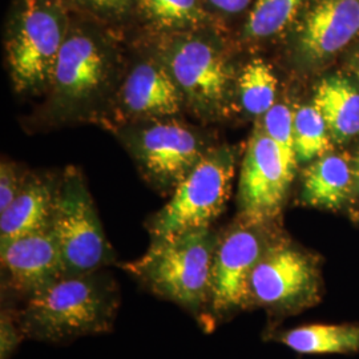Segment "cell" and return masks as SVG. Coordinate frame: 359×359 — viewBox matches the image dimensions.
I'll use <instances>...</instances> for the list:
<instances>
[{
  "mask_svg": "<svg viewBox=\"0 0 359 359\" xmlns=\"http://www.w3.org/2000/svg\"><path fill=\"white\" fill-rule=\"evenodd\" d=\"M120 304L115 280L99 271L63 276L18 311L28 338L65 342L109 332Z\"/></svg>",
  "mask_w": 359,
  "mask_h": 359,
  "instance_id": "obj_2",
  "label": "cell"
},
{
  "mask_svg": "<svg viewBox=\"0 0 359 359\" xmlns=\"http://www.w3.org/2000/svg\"><path fill=\"white\" fill-rule=\"evenodd\" d=\"M306 0H255L245 19L241 38L261 41L276 38L294 25Z\"/></svg>",
  "mask_w": 359,
  "mask_h": 359,
  "instance_id": "obj_20",
  "label": "cell"
},
{
  "mask_svg": "<svg viewBox=\"0 0 359 359\" xmlns=\"http://www.w3.org/2000/svg\"><path fill=\"white\" fill-rule=\"evenodd\" d=\"M56 184L29 176L25 188L0 213V245L51 226Z\"/></svg>",
  "mask_w": 359,
  "mask_h": 359,
  "instance_id": "obj_15",
  "label": "cell"
},
{
  "mask_svg": "<svg viewBox=\"0 0 359 359\" xmlns=\"http://www.w3.org/2000/svg\"><path fill=\"white\" fill-rule=\"evenodd\" d=\"M355 165H357V168H355V176H357V179H358L359 181V156L358 158H357V164H355Z\"/></svg>",
  "mask_w": 359,
  "mask_h": 359,
  "instance_id": "obj_28",
  "label": "cell"
},
{
  "mask_svg": "<svg viewBox=\"0 0 359 359\" xmlns=\"http://www.w3.org/2000/svg\"><path fill=\"white\" fill-rule=\"evenodd\" d=\"M292 181L278 148L262 126H257L241 165L238 182L241 217L261 224L273 222L283 210Z\"/></svg>",
  "mask_w": 359,
  "mask_h": 359,
  "instance_id": "obj_11",
  "label": "cell"
},
{
  "mask_svg": "<svg viewBox=\"0 0 359 359\" xmlns=\"http://www.w3.org/2000/svg\"><path fill=\"white\" fill-rule=\"evenodd\" d=\"M359 32V0H313L295 28L302 57L321 62L342 51Z\"/></svg>",
  "mask_w": 359,
  "mask_h": 359,
  "instance_id": "obj_14",
  "label": "cell"
},
{
  "mask_svg": "<svg viewBox=\"0 0 359 359\" xmlns=\"http://www.w3.org/2000/svg\"><path fill=\"white\" fill-rule=\"evenodd\" d=\"M269 224L241 221L218 234L212 265L209 320L212 326L249 308V280L259 259L269 249L265 228Z\"/></svg>",
  "mask_w": 359,
  "mask_h": 359,
  "instance_id": "obj_10",
  "label": "cell"
},
{
  "mask_svg": "<svg viewBox=\"0 0 359 359\" xmlns=\"http://www.w3.org/2000/svg\"><path fill=\"white\" fill-rule=\"evenodd\" d=\"M354 71H355L357 76L359 77V60H357V65H354Z\"/></svg>",
  "mask_w": 359,
  "mask_h": 359,
  "instance_id": "obj_29",
  "label": "cell"
},
{
  "mask_svg": "<svg viewBox=\"0 0 359 359\" xmlns=\"http://www.w3.org/2000/svg\"><path fill=\"white\" fill-rule=\"evenodd\" d=\"M117 135L142 177L161 193L175 192L213 148L201 130L176 117L124 124Z\"/></svg>",
  "mask_w": 359,
  "mask_h": 359,
  "instance_id": "obj_6",
  "label": "cell"
},
{
  "mask_svg": "<svg viewBox=\"0 0 359 359\" xmlns=\"http://www.w3.org/2000/svg\"><path fill=\"white\" fill-rule=\"evenodd\" d=\"M218 233L208 228L152 240L147 253L124 268L149 292L177 304L198 318L209 320L212 265Z\"/></svg>",
  "mask_w": 359,
  "mask_h": 359,
  "instance_id": "obj_3",
  "label": "cell"
},
{
  "mask_svg": "<svg viewBox=\"0 0 359 359\" xmlns=\"http://www.w3.org/2000/svg\"><path fill=\"white\" fill-rule=\"evenodd\" d=\"M255 0H204L208 10L219 16H236L248 11Z\"/></svg>",
  "mask_w": 359,
  "mask_h": 359,
  "instance_id": "obj_27",
  "label": "cell"
},
{
  "mask_svg": "<svg viewBox=\"0 0 359 359\" xmlns=\"http://www.w3.org/2000/svg\"><path fill=\"white\" fill-rule=\"evenodd\" d=\"M114 107L124 126L177 117L185 104L167 67L152 52L142 56L126 72Z\"/></svg>",
  "mask_w": 359,
  "mask_h": 359,
  "instance_id": "obj_12",
  "label": "cell"
},
{
  "mask_svg": "<svg viewBox=\"0 0 359 359\" xmlns=\"http://www.w3.org/2000/svg\"><path fill=\"white\" fill-rule=\"evenodd\" d=\"M294 112L283 103H276L262 116V128L278 148L287 173L294 177L298 164L294 149Z\"/></svg>",
  "mask_w": 359,
  "mask_h": 359,
  "instance_id": "obj_23",
  "label": "cell"
},
{
  "mask_svg": "<svg viewBox=\"0 0 359 359\" xmlns=\"http://www.w3.org/2000/svg\"><path fill=\"white\" fill-rule=\"evenodd\" d=\"M135 19L149 35L219 27V19L208 10L204 0H136Z\"/></svg>",
  "mask_w": 359,
  "mask_h": 359,
  "instance_id": "obj_16",
  "label": "cell"
},
{
  "mask_svg": "<svg viewBox=\"0 0 359 359\" xmlns=\"http://www.w3.org/2000/svg\"><path fill=\"white\" fill-rule=\"evenodd\" d=\"M236 172L231 147H213L172 193V198L148 221L152 240L208 228L225 210Z\"/></svg>",
  "mask_w": 359,
  "mask_h": 359,
  "instance_id": "obj_7",
  "label": "cell"
},
{
  "mask_svg": "<svg viewBox=\"0 0 359 359\" xmlns=\"http://www.w3.org/2000/svg\"><path fill=\"white\" fill-rule=\"evenodd\" d=\"M354 172L338 154H323L304 172L301 200L306 205L338 209L348 200Z\"/></svg>",
  "mask_w": 359,
  "mask_h": 359,
  "instance_id": "obj_17",
  "label": "cell"
},
{
  "mask_svg": "<svg viewBox=\"0 0 359 359\" xmlns=\"http://www.w3.org/2000/svg\"><path fill=\"white\" fill-rule=\"evenodd\" d=\"M313 105L325 118L332 139L345 142L359 135V90L346 77L323 79Z\"/></svg>",
  "mask_w": 359,
  "mask_h": 359,
  "instance_id": "obj_18",
  "label": "cell"
},
{
  "mask_svg": "<svg viewBox=\"0 0 359 359\" xmlns=\"http://www.w3.org/2000/svg\"><path fill=\"white\" fill-rule=\"evenodd\" d=\"M25 337L18 313L3 309L0 316V359L11 358Z\"/></svg>",
  "mask_w": 359,
  "mask_h": 359,
  "instance_id": "obj_26",
  "label": "cell"
},
{
  "mask_svg": "<svg viewBox=\"0 0 359 359\" xmlns=\"http://www.w3.org/2000/svg\"><path fill=\"white\" fill-rule=\"evenodd\" d=\"M218 28L149 35L154 53L173 77L185 108L203 121L225 115L236 90V77Z\"/></svg>",
  "mask_w": 359,
  "mask_h": 359,
  "instance_id": "obj_4",
  "label": "cell"
},
{
  "mask_svg": "<svg viewBox=\"0 0 359 359\" xmlns=\"http://www.w3.org/2000/svg\"><path fill=\"white\" fill-rule=\"evenodd\" d=\"M273 338L299 354H347L359 351L357 325H304L281 332Z\"/></svg>",
  "mask_w": 359,
  "mask_h": 359,
  "instance_id": "obj_19",
  "label": "cell"
},
{
  "mask_svg": "<svg viewBox=\"0 0 359 359\" xmlns=\"http://www.w3.org/2000/svg\"><path fill=\"white\" fill-rule=\"evenodd\" d=\"M28 175L10 160H1L0 165V213L13 203L26 185Z\"/></svg>",
  "mask_w": 359,
  "mask_h": 359,
  "instance_id": "obj_25",
  "label": "cell"
},
{
  "mask_svg": "<svg viewBox=\"0 0 359 359\" xmlns=\"http://www.w3.org/2000/svg\"><path fill=\"white\" fill-rule=\"evenodd\" d=\"M317 261L287 243H273L249 280V306L286 317L314 306L321 298Z\"/></svg>",
  "mask_w": 359,
  "mask_h": 359,
  "instance_id": "obj_9",
  "label": "cell"
},
{
  "mask_svg": "<svg viewBox=\"0 0 359 359\" xmlns=\"http://www.w3.org/2000/svg\"><path fill=\"white\" fill-rule=\"evenodd\" d=\"M72 13L116 29L135 19L136 0H67Z\"/></svg>",
  "mask_w": 359,
  "mask_h": 359,
  "instance_id": "obj_24",
  "label": "cell"
},
{
  "mask_svg": "<svg viewBox=\"0 0 359 359\" xmlns=\"http://www.w3.org/2000/svg\"><path fill=\"white\" fill-rule=\"evenodd\" d=\"M294 149L298 163L320 158L330 149V130L314 105H302L294 112Z\"/></svg>",
  "mask_w": 359,
  "mask_h": 359,
  "instance_id": "obj_22",
  "label": "cell"
},
{
  "mask_svg": "<svg viewBox=\"0 0 359 359\" xmlns=\"http://www.w3.org/2000/svg\"><path fill=\"white\" fill-rule=\"evenodd\" d=\"M236 90L245 112L262 117L276 104L278 81L269 63L253 59L236 77Z\"/></svg>",
  "mask_w": 359,
  "mask_h": 359,
  "instance_id": "obj_21",
  "label": "cell"
},
{
  "mask_svg": "<svg viewBox=\"0 0 359 359\" xmlns=\"http://www.w3.org/2000/svg\"><path fill=\"white\" fill-rule=\"evenodd\" d=\"M51 229L60 248L65 276L103 269L115 261L81 172L67 168L56 184Z\"/></svg>",
  "mask_w": 359,
  "mask_h": 359,
  "instance_id": "obj_8",
  "label": "cell"
},
{
  "mask_svg": "<svg viewBox=\"0 0 359 359\" xmlns=\"http://www.w3.org/2000/svg\"><path fill=\"white\" fill-rule=\"evenodd\" d=\"M115 29L72 13L47 90V114L56 123L90 121L115 102L123 56Z\"/></svg>",
  "mask_w": 359,
  "mask_h": 359,
  "instance_id": "obj_1",
  "label": "cell"
},
{
  "mask_svg": "<svg viewBox=\"0 0 359 359\" xmlns=\"http://www.w3.org/2000/svg\"><path fill=\"white\" fill-rule=\"evenodd\" d=\"M3 287L27 301L65 276L60 248L51 229L0 245Z\"/></svg>",
  "mask_w": 359,
  "mask_h": 359,
  "instance_id": "obj_13",
  "label": "cell"
},
{
  "mask_svg": "<svg viewBox=\"0 0 359 359\" xmlns=\"http://www.w3.org/2000/svg\"><path fill=\"white\" fill-rule=\"evenodd\" d=\"M71 20L67 0H15L7 23L6 57L18 93L47 92Z\"/></svg>",
  "mask_w": 359,
  "mask_h": 359,
  "instance_id": "obj_5",
  "label": "cell"
}]
</instances>
